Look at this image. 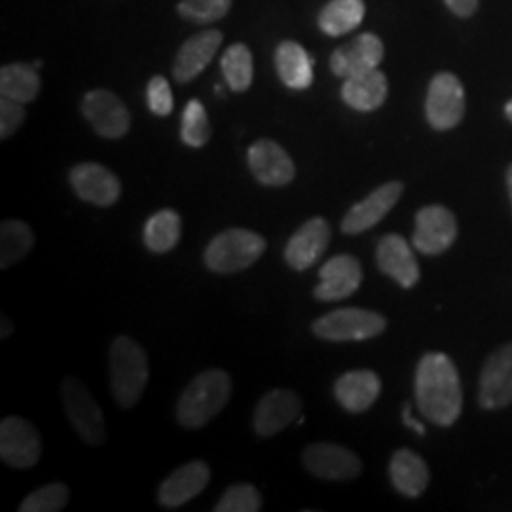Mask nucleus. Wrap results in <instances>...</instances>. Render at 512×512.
<instances>
[{
    "mask_svg": "<svg viewBox=\"0 0 512 512\" xmlns=\"http://www.w3.org/2000/svg\"><path fill=\"white\" fill-rule=\"evenodd\" d=\"M416 403L425 420L450 427L463 408L461 380L454 361L444 353H425L416 368Z\"/></svg>",
    "mask_w": 512,
    "mask_h": 512,
    "instance_id": "nucleus-1",
    "label": "nucleus"
},
{
    "mask_svg": "<svg viewBox=\"0 0 512 512\" xmlns=\"http://www.w3.org/2000/svg\"><path fill=\"white\" fill-rule=\"evenodd\" d=\"M232 395V378L220 368L198 374L177 404V420L186 429H202L228 404Z\"/></svg>",
    "mask_w": 512,
    "mask_h": 512,
    "instance_id": "nucleus-2",
    "label": "nucleus"
},
{
    "mask_svg": "<svg viewBox=\"0 0 512 512\" xmlns=\"http://www.w3.org/2000/svg\"><path fill=\"white\" fill-rule=\"evenodd\" d=\"M110 389L122 408H133L145 393L148 357L133 338L118 336L109 351Z\"/></svg>",
    "mask_w": 512,
    "mask_h": 512,
    "instance_id": "nucleus-3",
    "label": "nucleus"
},
{
    "mask_svg": "<svg viewBox=\"0 0 512 512\" xmlns=\"http://www.w3.org/2000/svg\"><path fill=\"white\" fill-rule=\"evenodd\" d=\"M266 251V239L253 230L230 228L220 232L207 245L205 266L220 275L238 274L253 266Z\"/></svg>",
    "mask_w": 512,
    "mask_h": 512,
    "instance_id": "nucleus-4",
    "label": "nucleus"
},
{
    "mask_svg": "<svg viewBox=\"0 0 512 512\" xmlns=\"http://www.w3.org/2000/svg\"><path fill=\"white\" fill-rule=\"evenodd\" d=\"M387 329V319L378 311L342 308L315 319L311 332L325 342H365Z\"/></svg>",
    "mask_w": 512,
    "mask_h": 512,
    "instance_id": "nucleus-5",
    "label": "nucleus"
},
{
    "mask_svg": "<svg viewBox=\"0 0 512 512\" xmlns=\"http://www.w3.org/2000/svg\"><path fill=\"white\" fill-rule=\"evenodd\" d=\"M61 401L67 418L82 442L90 446H99L105 442V416L86 385L76 378H65L61 384Z\"/></svg>",
    "mask_w": 512,
    "mask_h": 512,
    "instance_id": "nucleus-6",
    "label": "nucleus"
},
{
    "mask_svg": "<svg viewBox=\"0 0 512 512\" xmlns=\"http://www.w3.org/2000/svg\"><path fill=\"white\" fill-rule=\"evenodd\" d=\"M425 114L431 128L448 131L458 126L465 116V90L458 76L452 73H440L431 80Z\"/></svg>",
    "mask_w": 512,
    "mask_h": 512,
    "instance_id": "nucleus-7",
    "label": "nucleus"
},
{
    "mask_svg": "<svg viewBox=\"0 0 512 512\" xmlns=\"http://www.w3.org/2000/svg\"><path fill=\"white\" fill-rule=\"evenodd\" d=\"M458 238V220L444 205H427L416 215L412 245L421 255L435 256L448 251Z\"/></svg>",
    "mask_w": 512,
    "mask_h": 512,
    "instance_id": "nucleus-8",
    "label": "nucleus"
},
{
    "mask_svg": "<svg viewBox=\"0 0 512 512\" xmlns=\"http://www.w3.org/2000/svg\"><path fill=\"white\" fill-rule=\"evenodd\" d=\"M302 463L310 475L332 482L351 480L363 469V463L355 452L334 442L310 444L302 454Z\"/></svg>",
    "mask_w": 512,
    "mask_h": 512,
    "instance_id": "nucleus-9",
    "label": "nucleus"
},
{
    "mask_svg": "<svg viewBox=\"0 0 512 512\" xmlns=\"http://www.w3.org/2000/svg\"><path fill=\"white\" fill-rule=\"evenodd\" d=\"M40 433L23 418H4L0 423V458L14 469H31L40 459Z\"/></svg>",
    "mask_w": 512,
    "mask_h": 512,
    "instance_id": "nucleus-10",
    "label": "nucleus"
},
{
    "mask_svg": "<svg viewBox=\"0 0 512 512\" xmlns=\"http://www.w3.org/2000/svg\"><path fill=\"white\" fill-rule=\"evenodd\" d=\"M82 114L103 139H122L131 128V116L124 101L109 90H93L82 101Z\"/></svg>",
    "mask_w": 512,
    "mask_h": 512,
    "instance_id": "nucleus-11",
    "label": "nucleus"
},
{
    "mask_svg": "<svg viewBox=\"0 0 512 512\" xmlns=\"http://www.w3.org/2000/svg\"><path fill=\"white\" fill-rule=\"evenodd\" d=\"M478 404L484 410H501L512 404V344L495 349L486 359L478 384Z\"/></svg>",
    "mask_w": 512,
    "mask_h": 512,
    "instance_id": "nucleus-12",
    "label": "nucleus"
},
{
    "mask_svg": "<svg viewBox=\"0 0 512 512\" xmlns=\"http://www.w3.org/2000/svg\"><path fill=\"white\" fill-rule=\"evenodd\" d=\"M69 183L82 202L92 203L97 207L114 205L122 194L120 179L105 165L93 162L74 165L69 173Z\"/></svg>",
    "mask_w": 512,
    "mask_h": 512,
    "instance_id": "nucleus-13",
    "label": "nucleus"
},
{
    "mask_svg": "<svg viewBox=\"0 0 512 512\" xmlns=\"http://www.w3.org/2000/svg\"><path fill=\"white\" fill-rule=\"evenodd\" d=\"M361 283L363 268L355 256H332L319 270V285L315 287L313 296L319 302H340L357 293Z\"/></svg>",
    "mask_w": 512,
    "mask_h": 512,
    "instance_id": "nucleus-14",
    "label": "nucleus"
},
{
    "mask_svg": "<svg viewBox=\"0 0 512 512\" xmlns=\"http://www.w3.org/2000/svg\"><path fill=\"white\" fill-rule=\"evenodd\" d=\"M404 186L399 181H391L368 194L363 202L355 203L342 220V232L348 236L363 234L382 222L387 213L397 205L403 196Z\"/></svg>",
    "mask_w": 512,
    "mask_h": 512,
    "instance_id": "nucleus-15",
    "label": "nucleus"
},
{
    "mask_svg": "<svg viewBox=\"0 0 512 512\" xmlns=\"http://www.w3.org/2000/svg\"><path fill=\"white\" fill-rule=\"evenodd\" d=\"M247 164L256 181L264 186H287L296 175L293 158L272 139H258L247 150Z\"/></svg>",
    "mask_w": 512,
    "mask_h": 512,
    "instance_id": "nucleus-16",
    "label": "nucleus"
},
{
    "mask_svg": "<svg viewBox=\"0 0 512 512\" xmlns=\"http://www.w3.org/2000/svg\"><path fill=\"white\" fill-rule=\"evenodd\" d=\"M211 480V469L202 459H194L175 469L158 490V501L165 509H179L202 494Z\"/></svg>",
    "mask_w": 512,
    "mask_h": 512,
    "instance_id": "nucleus-17",
    "label": "nucleus"
},
{
    "mask_svg": "<svg viewBox=\"0 0 512 512\" xmlns=\"http://www.w3.org/2000/svg\"><path fill=\"white\" fill-rule=\"evenodd\" d=\"M302 401L291 389H272L255 408V431L260 437H274L300 418Z\"/></svg>",
    "mask_w": 512,
    "mask_h": 512,
    "instance_id": "nucleus-18",
    "label": "nucleus"
},
{
    "mask_svg": "<svg viewBox=\"0 0 512 512\" xmlns=\"http://www.w3.org/2000/svg\"><path fill=\"white\" fill-rule=\"evenodd\" d=\"M384 59V42L372 33H363L330 55V69L338 78L378 69Z\"/></svg>",
    "mask_w": 512,
    "mask_h": 512,
    "instance_id": "nucleus-19",
    "label": "nucleus"
},
{
    "mask_svg": "<svg viewBox=\"0 0 512 512\" xmlns=\"http://www.w3.org/2000/svg\"><path fill=\"white\" fill-rule=\"evenodd\" d=\"M329 243V222L321 217L306 220L289 239L285 247V262L296 272H304L325 255Z\"/></svg>",
    "mask_w": 512,
    "mask_h": 512,
    "instance_id": "nucleus-20",
    "label": "nucleus"
},
{
    "mask_svg": "<svg viewBox=\"0 0 512 512\" xmlns=\"http://www.w3.org/2000/svg\"><path fill=\"white\" fill-rule=\"evenodd\" d=\"M224 35L217 29H207L188 38L175 55L173 76L179 84H188L196 80L209 67L220 50Z\"/></svg>",
    "mask_w": 512,
    "mask_h": 512,
    "instance_id": "nucleus-21",
    "label": "nucleus"
},
{
    "mask_svg": "<svg viewBox=\"0 0 512 512\" xmlns=\"http://www.w3.org/2000/svg\"><path fill=\"white\" fill-rule=\"evenodd\" d=\"M376 262L380 272L395 279L403 289H412L420 281V266L414 251L399 234H387L380 239Z\"/></svg>",
    "mask_w": 512,
    "mask_h": 512,
    "instance_id": "nucleus-22",
    "label": "nucleus"
},
{
    "mask_svg": "<svg viewBox=\"0 0 512 512\" xmlns=\"http://www.w3.org/2000/svg\"><path fill=\"white\" fill-rule=\"evenodd\" d=\"M382 393V380L372 370H349L334 384V397L351 414L366 412L378 401Z\"/></svg>",
    "mask_w": 512,
    "mask_h": 512,
    "instance_id": "nucleus-23",
    "label": "nucleus"
},
{
    "mask_svg": "<svg viewBox=\"0 0 512 512\" xmlns=\"http://www.w3.org/2000/svg\"><path fill=\"white\" fill-rule=\"evenodd\" d=\"M389 92L387 78L382 71L374 69L368 73L355 74L344 78L342 86V99L353 110L359 112H372L378 110L385 103Z\"/></svg>",
    "mask_w": 512,
    "mask_h": 512,
    "instance_id": "nucleus-24",
    "label": "nucleus"
},
{
    "mask_svg": "<svg viewBox=\"0 0 512 512\" xmlns=\"http://www.w3.org/2000/svg\"><path fill=\"white\" fill-rule=\"evenodd\" d=\"M275 71L291 90H308L313 84V59L293 40H285L275 50Z\"/></svg>",
    "mask_w": 512,
    "mask_h": 512,
    "instance_id": "nucleus-25",
    "label": "nucleus"
},
{
    "mask_svg": "<svg viewBox=\"0 0 512 512\" xmlns=\"http://www.w3.org/2000/svg\"><path fill=\"white\" fill-rule=\"evenodd\" d=\"M389 476L395 490L412 499L420 497L429 486L427 463L408 448H401L393 454L389 463Z\"/></svg>",
    "mask_w": 512,
    "mask_h": 512,
    "instance_id": "nucleus-26",
    "label": "nucleus"
},
{
    "mask_svg": "<svg viewBox=\"0 0 512 512\" xmlns=\"http://www.w3.org/2000/svg\"><path fill=\"white\" fill-rule=\"evenodd\" d=\"M365 18L363 0H330L319 14V29L329 37H342L357 29Z\"/></svg>",
    "mask_w": 512,
    "mask_h": 512,
    "instance_id": "nucleus-27",
    "label": "nucleus"
},
{
    "mask_svg": "<svg viewBox=\"0 0 512 512\" xmlns=\"http://www.w3.org/2000/svg\"><path fill=\"white\" fill-rule=\"evenodd\" d=\"M40 93L37 67L27 63H10L0 69V95L18 103H31Z\"/></svg>",
    "mask_w": 512,
    "mask_h": 512,
    "instance_id": "nucleus-28",
    "label": "nucleus"
},
{
    "mask_svg": "<svg viewBox=\"0 0 512 512\" xmlns=\"http://www.w3.org/2000/svg\"><path fill=\"white\" fill-rule=\"evenodd\" d=\"M181 239V215L173 209H162L154 213L145 224L143 241L148 251L156 255L169 253Z\"/></svg>",
    "mask_w": 512,
    "mask_h": 512,
    "instance_id": "nucleus-29",
    "label": "nucleus"
},
{
    "mask_svg": "<svg viewBox=\"0 0 512 512\" xmlns=\"http://www.w3.org/2000/svg\"><path fill=\"white\" fill-rule=\"evenodd\" d=\"M35 245V234L23 220L8 219L0 226V268L6 270L29 255Z\"/></svg>",
    "mask_w": 512,
    "mask_h": 512,
    "instance_id": "nucleus-30",
    "label": "nucleus"
},
{
    "mask_svg": "<svg viewBox=\"0 0 512 512\" xmlns=\"http://www.w3.org/2000/svg\"><path fill=\"white\" fill-rule=\"evenodd\" d=\"M220 69L232 92L243 93L251 88L255 63L251 50L243 42H236L226 48V52L220 57Z\"/></svg>",
    "mask_w": 512,
    "mask_h": 512,
    "instance_id": "nucleus-31",
    "label": "nucleus"
},
{
    "mask_svg": "<svg viewBox=\"0 0 512 512\" xmlns=\"http://www.w3.org/2000/svg\"><path fill=\"white\" fill-rule=\"evenodd\" d=\"M181 139L190 148H202L211 139V124L207 110L198 99H190L186 103L181 120Z\"/></svg>",
    "mask_w": 512,
    "mask_h": 512,
    "instance_id": "nucleus-32",
    "label": "nucleus"
},
{
    "mask_svg": "<svg viewBox=\"0 0 512 512\" xmlns=\"http://www.w3.org/2000/svg\"><path fill=\"white\" fill-rule=\"evenodd\" d=\"M69 486L63 482H52L46 486H40L35 492L27 495L21 505L19 512H57L63 511L69 503Z\"/></svg>",
    "mask_w": 512,
    "mask_h": 512,
    "instance_id": "nucleus-33",
    "label": "nucleus"
},
{
    "mask_svg": "<svg viewBox=\"0 0 512 512\" xmlns=\"http://www.w3.org/2000/svg\"><path fill=\"white\" fill-rule=\"evenodd\" d=\"M230 8L232 0H181L177 6L181 18L198 25H207L226 18Z\"/></svg>",
    "mask_w": 512,
    "mask_h": 512,
    "instance_id": "nucleus-34",
    "label": "nucleus"
},
{
    "mask_svg": "<svg viewBox=\"0 0 512 512\" xmlns=\"http://www.w3.org/2000/svg\"><path fill=\"white\" fill-rule=\"evenodd\" d=\"M262 509V497L255 486L251 484H236L230 486L219 503L215 505V512H258Z\"/></svg>",
    "mask_w": 512,
    "mask_h": 512,
    "instance_id": "nucleus-35",
    "label": "nucleus"
},
{
    "mask_svg": "<svg viewBox=\"0 0 512 512\" xmlns=\"http://www.w3.org/2000/svg\"><path fill=\"white\" fill-rule=\"evenodd\" d=\"M148 109L156 116H169L173 112V93L164 76H152L147 86Z\"/></svg>",
    "mask_w": 512,
    "mask_h": 512,
    "instance_id": "nucleus-36",
    "label": "nucleus"
},
{
    "mask_svg": "<svg viewBox=\"0 0 512 512\" xmlns=\"http://www.w3.org/2000/svg\"><path fill=\"white\" fill-rule=\"evenodd\" d=\"M23 122H25L23 103L2 97L0 99V139L12 137L23 126Z\"/></svg>",
    "mask_w": 512,
    "mask_h": 512,
    "instance_id": "nucleus-37",
    "label": "nucleus"
},
{
    "mask_svg": "<svg viewBox=\"0 0 512 512\" xmlns=\"http://www.w3.org/2000/svg\"><path fill=\"white\" fill-rule=\"evenodd\" d=\"M444 4L459 18L473 16L478 8V0H444Z\"/></svg>",
    "mask_w": 512,
    "mask_h": 512,
    "instance_id": "nucleus-38",
    "label": "nucleus"
},
{
    "mask_svg": "<svg viewBox=\"0 0 512 512\" xmlns=\"http://www.w3.org/2000/svg\"><path fill=\"white\" fill-rule=\"evenodd\" d=\"M403 421L406 427H410V429H412V431H416L418 435H425V427L421 425L420 421L414 420V418H412V410H410V404H406V406H404Z\"/></svg>",
    "mask_w": 512,
    "mask_h": 512,
    "instance_id": "nucleus-39",
    "label": "nucleus"
},
{
    "mask_svg": "<svg viewBox=\"0 0 512 512\" xmlns=\"http://www.w3.org/2000/svg\"><path fill=\"white\" fill-rule=\"evenodd\" d=\"M2 332H0V338L2 340H6V338H10L12 336V321L10 319H6V317H2Z\"/></svg>",
    "mask_w": 512,
    "mask_h": 512,
    "instance_id": "nucleus-40",
    "label": "nucleus"
},
{
    "mask_svg": "<svg viewBox=\"0 0 512 512\" xmlns=\"http://www.w3.org/2000/svg\"><path fill=\"white\" fill-rule=\"evenodd\" d=\"M507 188H509V196H511L512 203V165H509V169H507Z\"/></svg>",
    "mask_w": 512,
    "mask_h": 512,
    "instance_id": "nucleus-41",
    "label": "nucleus"
},
{
    "mask_svg": "<svg viewBox=\"0 0 512 512\" xmlns=\"http://www.w3.org/2000/svg\"><path fill=\"white\" fill-rule=\"evenodd\" d=\"M505 114H507V118L512 122V99L505 105Z\"/></svg>",
    "mask_w": 512,
    "mask_h": 512,
    "instance_id": "nucleus-42",
    "label": "nucleus"
}]
</instances>
